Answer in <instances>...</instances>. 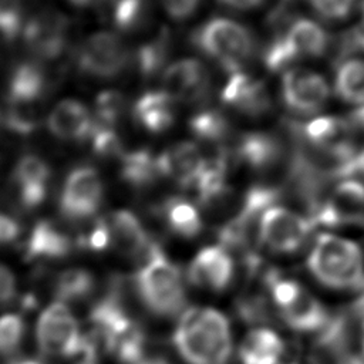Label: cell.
Listing matches in <instances>:
<instances>
[{
  "label": "cell",
  "mask_w": 364,
  "mask_h": 364,
  "mask_svg": "<svg viewBox=\"0 0 364 364\" xmlns=\"http://www.w3.org/2000/svg\"><path fill=\"white\" fill-rule=\"evenodd\" d=\"M306 269L311 279L333 293L364 286V249L348 235L318 230L306 249Z\"/></svg>",
  "instance_id": "cell-1"
},
{
  "label": "cell",
  "mask_w": 364,
  "mask_h": 364,
  "mask_svg": "<svg viewBox=\"0 0 364 364\" xmlns=\"http://www.w3.org/2000/svg\"><path fill=\"white\" fill-rule=\"evenodd\" d=\"M173 344L188 364H228L232 355L229 320L212 307L185 310L175 328Z\"/></svg>",
  "instance_id": "cell-2"
},
{
  "label": "cell",
  "mask_w": 364,
  "mask_h": 364,
  "mask_svg": "<svg viewBox=\"0 0 364 364\" xmlns=\"http://www.w3.org/2000/svg\"><path fill=\"white\" fill-rule=\"evenodd\" d=\"M136 291L156 316H176L185 307V284L179 269L155 245L135 276Z\"/></svg>",
  "instance_id": "cell-3"
},
{
  "label": "cell",
  "mask_w": 364,
  "mask_h": 364,
  "mask_svg": "<svg viewBox=\"0 0 364 364\" xmlns=\"http://www.w3.org/2000/svg\"><path fill=\"white\" fill-rule=\"evenodd\" d=\"M301 136L316 155L331 164L333 171L364 145V135L350 117L330 111L303 121Z\"/></svg>",
  "instance_id": "cell-4"
},
{
  "label": "cell",
  "mask_w": 364,
  "mask_h": 364,
  "mask_svg": "<svg viewBox=\"0 0 364 364\" xmlns=\"http://www.w3.org/2000/svg\"><path fill=\"white\" fill-rule=\"evenodd\" d=\"M192 41L230 74L239 73L256 50V40L246 27L222 17L208 20L198 27Z\"/></svg>",
  "instance_id": "cell-5"
},
{
  "label": "cell",
  "mask_w": 364,
  "mask_h": 364,
  "mask_svg": "<svg viewBox=\"0 0 364 364\" xmlns=\"http://www.w3.org/2000/svg\"><path fill=\"white\" fill-rule=\"evenodd\" d=\"M280 74V101L290 115L306 121L327 111L333 100L330 75L309 64Z\"/></svg>",
  "instance_id": "cell-6"
},
{
  "label": "cell",
  "mask_w": 364,
  "mask_h": 364,
  "mask_svg": "<svg viewBox=\"0 0 364 364\" xmlns=\"http://www.w3.org/2000/svg\"><path fill=\"white\" fill-rule=\"evenodd\" d=\"M270 293L282 321L297 333L321 331L328 321V310L309 287L287 277H273Z\"/></svg>",
  "instance_id": "cell-7"
},
{
  "label": "cell",
  "mask_w": 364,
  "mask_h": 364,
  "mask_svg": "<svg viewBox=\"0 0 364 364\" xmlns=\"http://www.w3.org/2000/svg\"><path fill=\"white\" fill-rule=\"evenodd\" d=\"M316 226L309 215L284 205L269 208L257 220L259 242L277 255H294L307 249Z\"/></svg>",
  "instance_id": "cell-8"
},
{
  "label": "cell",
  "mask_w": 364,
  "mask_h": 364,
  "mask_svg": "<svg viewBox=\"0 0 364 364\" xmlns=\"http://www.w3.org/2000/svg\"><path fill=\"white\" fill-rule=\"evenodd\" d=\"M316 229L341 232L364 222V183L353 178H337L309 213Z\"/></svg>",
  "instance_id": "cell-9"
},
{
  "label": "cell",
  "mask_w": 364,
  "mask_h": 364,
  "mask_svg": "<svg viewBox=\"0 0 364 364\" xmlns=\"http://www.w3.org/2000/svg\"><path fill=\"white\" fill-rule=\"evenodd\" d=\"M38 350L50 357H71L84 354L85 337L70 309L60 301L46 307L36 324Z\"/></svg>",
  "instance_id": "cell-10"
},
{
  "label": "cell",
  "mask_w": 364,
  "mask_h": 364,
  "mask_svg": "<svg viewBox=\"0 0 364 364\" xmlns=\"http://www.w3.org/2000/svg\"><path fill=\"white\" fill-rule=\"evenodd\" d=\"M277 34L286 46L294 65L324 58L331 50L333 37L330 27L313 16H293L273 18Z\"/></svg>",
  "instance_id": "cell-11"
},
{
  "label": "cell",
  "mask_w": 364,
  "mask_h": 364,
  "mask_svg": "<svg viewBox=\"0 0 364 364\" xmlns=\"http://www.w3.org/2000/svg\"><path fill=\"white\" fill-rule=\"evenodd\" d=\"M129 58V50L118 34L97 31L78 47L75 63L80 73L88 77L112 78L128 67Z\"/></svg>",
  "instance_id": "cell-12"
},
{
  "label": "cell",
  "mask_w": 364,
  "mask_h": 364,
  "mask_svg": "<svg viewBox=\"0 0 364 364\" xmlns=\"http://www.w3.org/2000/svg\"><path fill=\"white\" fill-rule=\"evenodd\" d=\"M70 21L54 9H44L26 20L21 36L27 50L40 60L58 58L68 44Z\"/></svg>",
  "instance_id": "cell-13"
},
{
  "label": "cell",
  "mask_w": 364,
  "mask_h": 364,
  "mask_svg": "<svg viewBox=\"0 0 364 364\" xmlns=\"http://www.w3.org/2000/svg\"><path fill=\"white\" fill-rule=\"evenodd\" d=\"M102 193V181L94 168H74L65 178L58 202L60 210L70 220H84L95 215Z\"/></svg>",
  "instance_id": "cell-14"
},
{
  "label": "cell",
  "mask_w": 364,
  "mask_h": 364,
  "mask_svg": "<svg viewBox=\"0 0 364 364\" xmlns=\"http://www.w3.org/2000/svg\"><path fill=\"white\" fill-rule=\"evenodd\" d=\"M164 91L175 101L202 102L210 92V75L206 67L193 58L168 65L162 75Z\"/></svg>",
  "instance_id": "cell-15"
},
{
  "label": "cell",
  "mask_w": 364,
  "mask_h": 364,
  "mask_svg": "<svg viewBox=\"0 0 364 364\" xmlns=\"http://www.w3.org/2000/svg\"><path fill=\"white\" fill-rule=\"evenodd\" d=\"M233 277V260L223 246L203 247L191 262L188 279L208 290H223Z\"/></svg>",
  "instance_id": "cell-16"
},
{
  "label": "cell",
  "mask_w": 364,
  "mask_h": 364,
  "mask_svg": "<svg viewBox=\"0 0 364 364\" xmlns=\"http://www.w3.org/2000/svg\"><path fill=\"white\" fill-rule=\"evenodd\" d=\"M220 98L226 105L250 117H262L272 108V100L264 82L242 71L230 74Z\"/></svg>",
  "instance_id": "cell-17"
},
{
  "label": "cell",
  "mask_w": 364,
  "mask_h": 364,
  "mask_svg": "<svg viewBox=\"0 0 364 364\" xmlns=\"http://www.w3.org/2000/svg\"><path fill=\"white\" fill-rule=\"evenodd\" d=\"M235 155L255 171H269L284 159L286 145L276 134L253 131L239 138Z\"/></svg>",
  "instance_id": "cell-18"
},
{
  "label": "cell",
  "mask_w": 364,
  "mask_h": 364,
  "mask_svg": "<svg viewBox=\"0 0 364 364\" xmlns=\"http://www.w3.org/2000/svg\"><path fill=\"white\" fill-rule=\"evenodd\" d=\"M333 100L348 111L364 105V54H348L338 60L331 75Z\"/></svg>",
  "instance_id": "cell-19"
},
{
  "label": "cell",
  "mask_w": 364,
  "mask_h": 364,
  "mask_svg": "<svg viewBox=\"0 0 364 364\" xmlns=\"http://www.w3.org/2000/svg\"><path fill=\"white\" fill-rule=\"evenodd\" d=\"M107 219L111 245L131 257H145L154 249L146 230L139 219L128 210H117Z\"/></svg>",
  "instance_id": "cell-20"
},
{
  "label": "cell",
  "mask_w": 364,
  "mask_h": 364,
  "mask_svg": "<svg viewBox=\"0 0 364 364\" xmlns=\"http://www.w3.org/2000/svg\"><path fill=\"white\" fill-rule=\"evenodd\" d=\"M159 175L168 176L182 188H192L203 156L193 142H178L156 156Z\"/></svg>",
  "instance_id": "cell-21"
},
{
  "label": "cell",
  "mask_w": 364,
  "mask_h": 364,
  "mask_svg": "<svg viewBox=\"0 0 364 364\" xmlns=\"http://www.w3.org/2000/svg\"><path fill=\"white\" fill-rule=\"evenodd\" d=\"M46 125L60 139L84 141L92 128V115L80 101L63 100L50 111Z\"/></svg>",
  "instance_id": "cell-22"
},
{
  "label": "cell",
  "mask_w": 364,
  "mask_h": 364,
  "mask_svg": "<svg viewBox=\"0 0 364 364\" xmlns=\"http://www.w3.org/2000/svg\"><path fill=\"white\" fill-rule=\"evenodd\" d=\"M50 176L51 171L44 159L31 154L21 156L13 169L18 202L24 205L41 203L47 196Z\"/></svg>",
  "instance_id": "cell-23"
},
{
  "label": "cell",
  "mask_w": 364,
  "mask_h": 364,
  "mask_svg": "<svg viewBox=\"0 0 364 364\" xmlns=\"http://www.w3.org/2000/svg\"><path fill=\"white\" fill-rule=\"evenodd\" d=\"M46 70L34 61L18 63L10 73L6 87V101L13 105H33L47 91Z\"/></svg>",
  "instance_id": "cell-24"
},
{
  "label": "cell",
  "mask_w": 364,
  "mask_h": 364,
  "mask_svg": "<svg viewBox=\"0 0 364 364\" xmlns=\"http://www.w3.org/2000/svg\"><path fill=\"white\" fill-rule=\"evenodd\" d=\"M284 353V340L267 327L249 331L239 347L242 364H282Z\"/></svg>",
  "instance_id": "cell-25"
},
{
  "label": "cell",
  "mask_w": 364,
  "mask_h": 364,
  "mask_svg": "<svg viewBox=\"0 0 364 364\" xmlns=\"http://www.w3.org/2000/svg\"><path fill=\"white\" fill-rule=\"evenodd\" d=\"M135 119L151 132L168 129L175 119V100L162 91H149L141 95L132 108Z\"/></svg>",
  "instance_id": "cell-26"
},
{
  "label": "cell",
  "mask_w": 364,
  "mask_h": 364,
  "mask_svg": "<svg viewBox=\"0 0 364 364\" xmlns=\"http://www.w3.org/2000/svg\"><path fill=\"white\" fill-rule=\"evenodd\" d=\"M71 247V239L60 228L48 220H41L28 236L26 253L30 259H54L68 255Z\"/></svg>",
  "instance_id": "cell-27"
},
{
  "label": "cell",
  "mask_w": 364,
  "mask_h": 364,
  "mask_svg": "<svg viewBox=\"0 0 364 364\" xmlns=\"http://www.w3.org/2000/svg\"><path fill=\"white\" fill-rule=\"evenodd\" d=\"M171 53V34L168 28L162 27L151 38L144 41L134 54V61L138 73L144 78L158 75L164 68Z\"/></svg>",
  "instance_id": "cell-28"
},
{
  "label": "cell",
  "mask_w": 364,
  "mask_h": 364,
  "mask_svg": "<svg viewBox=\"0 0 364 364\" xmlns=\"http://www.w3.org/2000/svg\"><path fill=\"white\" fill-rule=\"evenodd\" d=\"M121 179L135 189H142L155 182L159 175L156 156L148 149L122 152L119 156Z\"/></svg>",
  "instance_id": "cell-29"
},
{
  "label": "cell",
  "mask_w": 364,
  "mask_h": 364,
  "mask_svg": "<svg viewBox=\"0 0 364 364\" xmlns=\"http://www.w3.org/2000/svg\"><path fill=\"white\" fill-rule=\"evenodd\" d=\"M158 212L164 216L169 229L182 237H193L202 229V220L196 206L181 196L165 199L158 206Z\"/></svg>",
  "instance_id": "cell-30"
},
{
  "label": "cell",
  "mask_w": 364,
  "mask_h": 364,
  "mask_svg": "<svg viewBox=\"0 0 364 364\" xmlns=\"http://www.w3.org/2000/svg\"><path fill=\"white\" fill-rule=\"evenodd\" d=\"M191 132L208 142H220L230 132V124L225 114L218 109H202L189 118Z\"/></svg>",
  "instance_id": "cell-31"
},
{
  "label": "cell",
  "mask_w": 364,
  "mask_h": 364,
  "mask_svg": "<svg viewBox=\"0 0 364 364\" xmlns=\"http://www.w3.org/2000/svg\"><path fill=\"white\" fill-rule=\"evenodd\" d=\"M311 16L326 26H340L357 16L360 0H304Z\"/></svg>",
  "instance_id": "cell-32"
},
{
  "label": "cell",
  "mask_w": 364,
  "mask_h": 364,
  "mask_svg": "<svg viewBox=\"0 0 364 364\" xmlns=\"http://www.w3.org/2000/svg\"><path fill=\"white\" fill-rule=\"evenodd\" d=\"M94 289V276L84 269H68L55 282V296L60 303L87 297Z\"/></svg>",
  "instance_id": "cell-33"
},
{
  "label": "cell",
  "mask_w": 364,
  "mask_h": 364,
  "mask_svg": "<svg viewBox=\"0 0 364 364\" xmlns=\"http://www.w3.org/2000/svg\"><path fill=\"white\" fill-rule=\"evenodd\" d=\"M108 6L114 26L121 31L138 28L148 14L146 0H111Z\"/></svg>",
  "instance_id": "cell-34"
},
{
  "label": "cell",
  "mask_w": 364,
  "mask_h": 364,
  "mask_svg": "<svg viewBox=\"0 0 364 364\" xmlns=\"http://www.w3.org/2000/svg\"><path fill=\"white\" fill-rule=\"evenodd\" d=\"M1 127L17 135H30L38 127V117L33 105L6 104L1 109Z\"/></svg>",
  "instance_id": "cell-35"
},
{
  "label": "cell",
  "mask_w": 364,
  "mask_h": 364,
  "mask_svg": "<svg viewBox=\"0 0 364 364\" xmlns=\"http://www.w3.org/2000/svg\"><path fill=\"white\" fill-rule=\"evenodd\" d=\"M125 105L127 101L121 92L115 90L102 91L95 98V112L92 118L100 124L117 127L125 111Z\"/></svg>",
  "instance_id": "cell-36"
},
{
  "label": "cell",
  "mask_w": 364,
  "mask_h": 364,
  "mask_svg": "<svg viewBox=\"0 0 364 364\" xmlns=\"http://www.w3.org/2000/svg\"><path fill=\"white\" fill-rule=\"evenodd\" d=\"M24 1L0 0V37L4 41H14L24 27Z\"/></svg>",
  "instance_id": "cell-37"
},
{
  "label": "cell",
  "mask_w": 364,
  "mask_h": 364,
  "mask_svg": "<svg viewBox=\"0 0 364 364\" xmlns=\"http://www.w3.org/2000/svg\"><path fill=\"white\" fill-rule=\"evenodd\" d=\"M88 141L91 142L92 151L98 156L111 158L122 155V145L115 127L100 124L92 118V128L90 131Z\"/></svg>",
  "instance_id": "cell-38"
},
{
  "label": "cell",
  "mask_w": 364,
  "mask_h": 364,
  "mask_svg": "<svg viewBox=\"0 0 364 364\" xmlns=\"http://www.w3.org/2000/svg\"><path fill=\"white\" fill-rule=\"evenodd\" d=\"M24 320L20 314L0 316V355L14 354L24 337Z\"/></svg>",
  "instance_id": "cell-39"
},
{
  "label": "cell",
  "mask_w": 364,
  "mask_h": 364,
  "mask_svg": "<svg viewBox=\"0 0 364 364\" xmlns=\"http://www.w3.org/2000/svg\"><path fill=\"white\" fill-rule=\"evenodd\" d=\"M80 242L85 247H88L91 250H95V252L104 250L108 246H111L107 219L105 218H98L94 222V225L91 226V229L80 239Z\"/></svg>",
  "instance_id": "cell-40"
},
{
  "label": "cell",
  "mask_w": 364,
  "mask_h": 364,
  "mask_svg": "<svg viewBox=\"0 0 364 364\" xmlns=\"http://www.w3.org/2000/svg\"><path fill=\"white\" fill-rule=\"evenodd\" d=\"M334 172L337 178H353L364 183V145Z\"/></svg>",
  "instance_id": "cell-41"
},
{
  "label": "cell",
  "mask_w": 364,
  "mask_h": 364,
  "mask_svg": "<svg viewBox=\"0 0 364 364\" xmlns=\"http://www.w3.org/2000/svg\"><path fill=\"white\" fill-rule=\"evenodd\" d=\"M165 11L175 20L188 18L195 13L199 6V0H161Z\"/></svg>",
  "instance_id": "cell-42"
},
{
  "label": "cell",
  "mask_w": 364,
  "mask_h": 364,
  "mask_svg": "<svg viewBox=\"0 0 364 364\" xmlns=\"http://www.w3.org/2000/svg\"><path fill=\"white\" fill-rule=\"evenodd\" d=\"M17 283L14 273L3 263H0V306L10 303L16 297Z\"/></svg>",
  "instance_id": "cell-43"
},
{
  "label": "cell",
  "mask_w": 364,
  "mask_h": 364,
  "mask_svg": "<svg viewBox=\"0 0 364 364\" xmlns=\"http://www.w3.org/2000/svg\"><path fill=\"white\" fill-rule=\"evenodd\" d=\"M20 235V225L13 218L0 213V245L13 242Z\"/></svg>",
  "instance_id": "cell-44"
},
{
  "label": "cell",
  "mask_w": 364,
  "mask_h": 364,
  "mask_svg": "<svg viewBox=\"0 0 364 364\" xmlns=\"http://www.w3.org/2000/svg\"><path fill=\"white\" fill-rule=\"evenodd\" d=\"M219 1L230 9L247 10V9H253L259 4H262L264 0H219Z\"/></svg>",
  "instance_id": "cell-45"
},
{
  "label": "cell",
  "mask_w": 364,
  "mask_h": 364,
  "mask_svg": "<svg viewBox=\"0 0 364 364\" xmlns=\"http://www.w3.org/2000/svg\"><path fill=\"white\" fill-rule=\"evenodd\" d=\"M350 117V119L354 122V125L360 129V132L364 135V105L358 107L355 109L348 111L347 114Z\"/></svg>",
  "instance_id": "cell-46"
},
{
  "label": "cell",
  "mask_w": 364,
  "mask_h": 364,
  "mask_svg": "<svg viewBox=\"0 0 364 364\" xmlns=\"http://www.w3.org/2000/svg\"><path fill=\"white\" fill-rule=\"evenodd\" d=\"M357 17H358L357 37H358V41H360L361 48L364 50V0H360L358 10H357Z\"/></svg>",
  "instance_id": "cell-47"
},
{
  "label": "cell",
  "mask_w": 364,
  "mask_h": 364,
  "mask_svg": "<svg viewBox=\"0 0 364 364\" xmlns=\"http://www.w3.org/2000/svg\"><path fill=\"white\" fill-rule=\"evenodd\" d=\"M357 341H358L360 354L364 357V317L361 318L360 326H358V336H357Z\"/></svg>",
  "instance_id": "cell-48"
},
{
  "label": "cell",
  "mask_w": 364,
  "mask_h": 364,
  "mask_svg": "<svg viewBox=\"0 0 364 364\" xmlns=\"http://www.w3.org/2000/svg\"><path fill=\"white\" fill-rule=\"evenodd\" d=\"M68 1L78 7H88V6H94V4H101L102 0H68Z\"/></svg>",
  "instance_id": "cell-49"
},
{
  "label": "cell",
  "mask_w": 364,
  "mask_h": 364,
  "mask_svg": "<svg viewBox=\"0 0 364 364\" xmlns=\"http://www.w3.org/2000/svg\"><path fill=\"white\" fill-rule=\"evenodd\" d=\"M13 364H43L40 361H34V360H21V361H16Z\"/></svg>",
  "instance_id": "cell-50"
},
{
  "label": "cell",
  "mask_w": 364,
  "mask_h": 364,
  "mask_svg": "<svg viewBox=\"0 0 364 364\" xmlns=\"http://www.w3.org/2000/svg\"><path fill=\"white\" fill-rule=\"evenodd\" d=\"M0 127H1V108H0Z\"/></svg>",
  "instance_id": "cell-51"
},
{
  "label": "cell",
  "mask_w": 364,
  "mask_h": 364,
  "mask_svg": "<svg viewBox=\"0 0 364 364\" xmlns=\"http://www.w3.org/2000/svg\"><path fill=\"white\" fill-rule=\"evenodd\" d=\"M82 364H92V363H91V361H84Z\"/></svg>",
  "instance_id": "cell-52"
},
{
  "label": "cell",
  "mask_w": 364,
  "mask_h": 364,
  "mask_svg": "<svg viewBox=\"0 0 364 364\" xmlns=\"http://www.w3.org/2000/svg\"><path fill=\"white\" fill-rule=\"evenodd\" d=\"M280 1H289V0H280Z\"/></svg>",
  "instance_id": "cell-53"
}]
</instances>
